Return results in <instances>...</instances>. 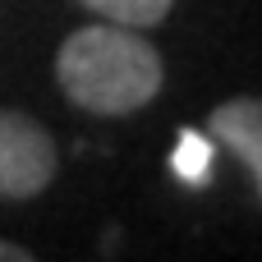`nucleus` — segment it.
<instances>
[{
  "instance_id": "423d86ee",
  "label": "nucleus",
  "mask_w": 262,
  "mask_h": 262,
  "mask_svg": "<svg viewBox=\"0 0 262 262\" xmlns=\"http://www.w3.org/2000/svg\"><path fill=\"white\" fill-rule=\"evenodd\" d=\"M32 253L23 249V244H9V239H0V262H28Z\"/></svg>"
},
{
  "instance_id": "20e7f679",
  "label": "nucleus",
  "mask_w": 262,
  "mask_h": 262,
  "mask_svg": "<svg viewBox=\"0 0 262 262\" xmlns=\"http://www.w3.org/2000/svg\"><path fill=\"white\" fill-rule=\"evenodd\" d=\"M212 166H216V147L207 134L198 129H184L175 138V152H170V175L189 189H207L212 184Z\"/></svg>"
},
{
  "instance_id": "f03ea898",
  "label": "nucleus",
  "mask_w": 262,
  "mask_h": 262,
  "mask_svg": "<svg viewBox=\"0 0 262 262\" xmlns=\"http://www.w3.org/2000/svg\"><path fill=\"white\" fill-rule=\"evenodd\" d=\"M55 166L51 134L18 111H0V198H37L55 180Z\"/></svg>"
},
{
  "instance_id": "39448f33",
  "label": "nucleus",
  "mask_w": 262,
  "mask_h": 262,
  "mask_svg": "<svg viewBox=\"0 0 262 262\" xmlns=\"http://www.w3.org/2000/svg\"><path fill=\"white\" fill-rule=\"evenodd\" d=\"M83 9H92L106 23H124V28H152L170 14L175 0H78Z\"/></svg>"
},
{
  "instance_id": "f257e3e1",
  "label": "nucleus",
  "mask_w": 262,
  "mask_h": 262,
  "mask_svg": "<svg viewBox=\"0 0 262 262\" xmlns=\"http://www.w3.org/2000/svg\"><path fill=\"white\" fill-rule=\"evenodd\" d=\"M161 51L124 23H92L64 37L55 55V78L64 97L92 115L143 111L161 92Z\"/></svg>"
},
{
  "instance_id": "7ed1b4c3",
  "label": "nucleus",
  "mask_w": 262,
  "mask_h": 262,
  "mask_svg": "<svg viewBox=\"0 0 262 262\" xmlns=\"http://www.w3.org/2000/svg\"><path fill=\"white\" fill-rule=\"evenodd\" d=\"M212 138H221L239 166L253 175L262 198V97H235V101H221L212 111Z\"/></svg>"
}]
</instances>
